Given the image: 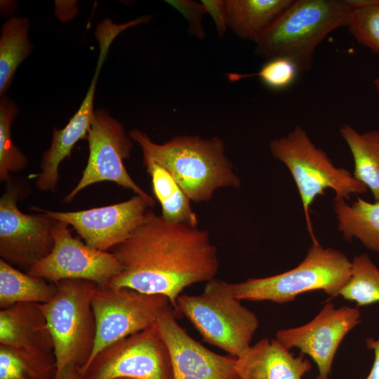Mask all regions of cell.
Masks as SVG:
<instances>
[{
	"mask_svg": "<svg viewBox=\"0 0 379 379\" xmlns=\"http://www.w3.org/2000/svg\"><path fill=\"white\" fill-rule=\"evenodd\" d=\"M112 250L122 271L107 286L163 295L174 310L184 289L215 278L219 269L217 248L206 230L166 220L152 211Z\"/></svg>",
	"mask_w": 379,
	"mask_h": 379,
	"instance_id": "6da1fadb",
	"label": "cell"
},
{
	"mask_svg": "<svg viewBox=\"0 0 379 379\" xmlns=\"http://www.w3.org/2000/svg\"><path fill=\"white\" fill-rule=\"evenodd\" d=\"M129 135L141 148L143 165L154 162L164 167L191 201H208L218 189L241 186L219 137L177 135L159 144L138 129Z\"/></svg>",
	"mask_w": 379,
	"mask_h": 379,
	"instance_id": "7a4b0ae2",
	"label": "cell"
},
{
	"mask_svg": "<svg viewBox=\"0 0 379 379\" xmlns=\"http://www.w3.org/2000/svg\"><path fill=\"white\" fill-rule=\"evenodd\" d=\"M352 11L345 0H294L255 43V54L286 58L298 72L308 71L317 47L333 30L347 27Z\"/></svg>",
	"mask_w": 379,
	"mask_h": 379,
	"instance_id": "3957f363",
	"label": "cell"
},
{
	"mask_svg": "<svg viewBox=\"0 0 379 379\" xmlns=\"http://www.w3.org/2000/svg\"><path fill=\"white\" fill-rule=\"evenodd\" d=\"M176 314L185 317L207 343L237 358L251 346L259 326L256 314L234 295L232 284L214 278L199 295L181 294Z\"/></svg>",
	"mask_w": 379,
	"mask_h": 379,
	"instance_id": "277c9868",
	"label": "cell"
},
{
	"mask_svg": "<svg viewBox=\"0 0 379 379\" xmlns=\"http://www.w3.org/2000/svg\"><path fill=\"white\" fill-rule=\"evenodd\" d=\"M352 261L341 251L312 242L304 260L295 267L263 278H250L232 284L239 300L271 301L278 304L293 301L302 293L322 290L331 298L339 295L347 283Z\"/></svg>",
	"mask_w": 379,
	"mask_h": 379,
	"instance_id": "5b68a950",
	"label": "cell"
},
{
	"mask_svg": "<svg viewBox=\"0 0 379 379\" xmlns=\"http://www.w3.org/2000/svg\"><path fill=\"white\" fill-rule=\"evenodd\" d=\"M55 284L54 296L39 307L52 339L58 375L67 366L81 369L91 357L96 333L92 299L98 286L84 279Z\"/></svg>",
	"mask_w": 379,
	"mask_h": 379,
	"instance_id": "8992f818",
	"label": "cell"
},
{
	"mask_svg": "<svg viewBox=\"0 0 379 379\" xmlns=\"http://www.w3.org/2000/svg\"><path fill=\"white\" fill-rule=\"evenodd\" d=\"M272 155L289 170L298 187L305 213L307 230L312 242L318 241L310 217L312 204L318 196L332 189L334 199H350L352 194L367 192V187L343 168L335 166L326 153L317 147L300 126L286 136L270 144Z\"/></svg>",
	"mask_w": 379,
	"mask_h": 379,
	"instance_id": "52a82bcc",
	"label": "cell"
},
{
	"mask_svg": "<svg viewBox=\"0 0 379 379\" xmlns=\"http://www.w3.org/2000/svg\"><path fill=\"white\" fill-rule=\"evenodd\" d=\"M170 305L168 299L161 295L142 293L129 288L98 286L92 299L95 339L81 372L107 346L154 324L160 313Z\"/></svg>",
	"mask_w": 379,
	"mask_h": 379,
	"instance_id": "ba28073f",
	"label": "cell"
},
{
	"mask_svg": "<svg viewBox=\"0 0 379 379\" xmlns=\"http://www.w3.org/2000/svg\"><path fill=\"white\" fill-rule=\"evenodd\" d=\"M86 139L89 155L81 177L74 189L63 199L71 202L84 189L97 182L111 181L133 191L153 206L154 199L145 192L128 174L124 159L131 156V138L123 125L106 109L95 112L94 119Z\"/></svg>",
	"mask_w": 379,
	"mask_h": 379,
	"instance_id": "9c48e42d",
	"label": "cell"
},
{
	"mask_svg": "<svg viewBox=\"0 0 379 379\" xmlns=\"http://www.w3.org/2000/svg\"><path fill=\"white\" fill-rule=\"evenodd\" d=\"M82 373L86 379H173L169 354L156 323L101 350Z\"/></svg>",
	"mask_w": 379,
	"mask_h": 379,
	"instance_id": "30bf717a",
	"label": "cell"
},
{
	"mask_svg": "<svg viewBox=\"0 0 379 379\" xmlns=\"http://www.w3.org/2000/svg\"><path fill=\"white\" fill-rule=\"evenodd\" d=\"M24 194L20 184L6 181L0 198V256L27 272L51 251L57 220L42 212L22 213L17 202Z\"/></svg>",
	"mask_w": 379,
	"mask_h": 379,
	"instance_id": "8fae6325",
	"label": "cell"
},
{
	"mask_svg": "<svg viewBox=\"0 0 379 379\" xmlns=\"http://www.w3.org/2000/svg\"><path fill=\"white\" fill-rule=\"evenodd\" d=\"M69 226L57 220L51 251L27 272L53 284L64 279H84L107 286L121 272V263L112 252L92 248L74 238Z\"/></svg>",
	"mask_w": 379,
	"mask_h": 379,
	"instance_id": "7c38bea8",
	"label": "cell"
},
{
	"mask_svg": "<svg viewBox=\"0 0 379 379\" xmlns=\"http://www.w3.org/2000/svg\"><path fill=\"white\" fill-rule=\"evenodd\" d=\"M153 206L138 194L112 205L77 211L32 209L71 225L89 246L108 251L131 237Z\"/></svg>",
	"mask_w": 379,
	"mask_h": 379,
	"instance_id": "4fadbf2b",
	"label": "cell"
},
{
	"mask_svg": "<svg viewBox=\"0 0 379 379\" xmlns=\"http://www.w3.org/2000/svg\"><path fill=\"white\" fill-rule=\"evenodd\" d=\"M360 318L357 308H335L333 304L328 302L307 324L278 331L276 339L289 350L296 347L301 354H307L318 368L317 379H328L340 344L360 323Z\"/></svg>",
	"mask_w": 379,
	"mask_h": 379,
	"instance_id": "5bb4252c",
	"label": "cell"
},
{
	"mask_svg": "<svg viewBox=\"0 0 379 379\" xmlns=\"http://www.w3.org/2000/svg\"><path fill=\"white\" fill-rule=\"evenodd\" d=\"M175 317L170 305L156 321L169 354L173 379H239L235 357L206 348L187 334Z\"/></svg>",
	"mask_w": 379,
	"mask_h": 379,
	"instance_id": "9a60e30c",
	"label": "cell"
},
{
	"mask_svg": "<svg viewBox=\"0 0 379 379\" xmlns=\"http://www.w3.org/2000/svg\"><path fill=\"white\" fill-rule=\"evenodd\" d=\"M312 369L310 360L293 355L276 338H263L236 358L239 379H302Z\"/></svg>",
	"mask_w": 379,
	"mask_h": 379,
	"instance_id": "2e32d148",
	"label": "cell"
},
{
	"mask_svg": "<svg viewBox=\"0 0 379 379\" xmlns=\"http://www.w3.org/2000/svg\"><path fill=\"white\" fill-rule=\"evenodd\" d=\"M0 345L53 352L52 339L39 304L21 302L1 309Z\"/></svg>",
	"mask_w": 379,
	"mask_h": 379,
	"instance_id": "e0dca14e",
	"label": "cell"
},
{
	"mask_svg": "<svg viewBox=\"0 0 379 379\" xmlns=\"http://www.w3.org/2000/svg\"><path fill=\"white\" fill-rule=\"evenodd\" d=\"M294 0H225L227 27L257 43Z\"/></svg>",
	"mask_w": 379,
	"mask_h": 379,
	"instance_id": "ac0fdd59",
	"label": "cell"
},
{
	"mask_svg": "<svg viewBox=\"0 0 379 379\" xmlns=\"http://www.w3.org/2000/svg\"><path fill=\"white\" fill-rule=\"evenodd\" d=\"M338 230L346 241L358 239L368 249L379 253V201L370 203L357 197L352 205L334 199Z\"/></svg>",
	"mask_w": 379,
	"mask_h": 379,
	"instance_id": "d6986e66",
	"label": "cell"
},
{
	"mask_svg": "<svg viewBox=\"0 0 379 379\" xmlns=\"http://www.w3.org/2000/svg\"><path fill=\"white\" fill-rule=\"evenodd\" d=\"M55 284L24 273L0 259V307L4 309L21 302L43 304L55 294Z\"/></svg>",
	"mask_w": 379,
	"mask_h": 379,
	"instance_id": "ffe728a7",
	"label": "cell"
},
{
	"mask_svg": "<svg viewBox=\"0 0 379 379\" xmlns=\"http://www.w3.org/2000/svg\"><path fill=\"white\" fill-rule=\"evenodd\" d=\"M340 134L354 159V178L365 185L375 201H379V131L360 133L345 124L340 128Z\"/></svg>",
	"mask_w": 379,
	"mask_h": 379,
	"instance_id": "44dd1931",
	"label": "cell"
},
{
	"mask_svg": "<svg viewBox=\"0 0 379 379\" xmlns=\"http://www.w3.org/2000/svg\"><path fill=\"white\" fill-rule=\"evenodd\" d=\"M143 166L151 177L154 195L161 206L162 218L172 222L198 225V218L191 207V200L172 175L157 163Z\"/></svg>",
	"mask_w": 379,
	"mask_h": 379,
	"instance_id": "7402d4cb",
	"label": "cell"
},
{
	"mask_svg": "<svg viewBox=\"0 0 379 379\" xmlns=\"http://www.w3.org/2000/svg\"><path fill=\"white\" fill-rule=\"evenodd\" d=\"M29 20L12 17L1 27L0 36V95L9 88L18 66L28 57L32 44L28 36Z\"/></svg>",
	"mask_w": 379,
	"mask_h": 379,
	"instance_id": "603a6c76",
	"label": "cell"
},
{
	"mask_svg": "<svg viewBox=\"0 0 379 379\" xmlns=\"http://www.w3.org/2000/svg\"><path fill=\"white\" fill-rule=\"evenodd\" d=\"M53 352L0 345V379H55Z\"/></svg>",
	"mask_w": 379,
	"mask_h": 379,
	"instance_id": "cb8c5ba5",
	"label": "cell"
},
{
	"mask_svg": "<svg viewBox=\"0 0 379 379\" xmlns=\"http://www.w3.org/2000/svg\"><path fill=\"white\" fill-rule=\"evenodd\" d=\"M339 295L357 306L379 302V269L368 254L353 258L350 277Z\"/></svg>",
	"mask_w": 379,
	"mask_h": 379,
	"instance_id": "d4e9b609",
	"label": "cell"
},
{
	"mask_svg": "<svg viewBox=\"0 0 379 379\" xmlns=\"http://www.w3.org/2000/svg\"><path fill=\"white\" fill-rule=\"evenodd\" d=\"M18 107L11 99L1 97L0 100V180L6 182L11 172L24 169L28 164L27 157L11 138V126Z\"/></svg>",
	"mask_w": 379,
	"mask_h": 379,
	"instance_id": "484cf974",
	"label": "cell"
},
{
	"mask_svg": "<svg viewBox=\"0 0 379 379\" xmlns=\"http://www.w3.org/2000/svg\"><path fill=\"white\" fill-rule=\"evenodd\" d=\"M347 27L359 43L379 55V0L352 9Z\"/></svg>",
	"mask_w": 379,
	"mask_h": 379,
	"instance_id": "4316f807",
	"label": "cell"
},
{
	"mask_svg": "<svg viewBox=\"0 0 379 379\" xmlns=\"http://www.w3.org/2000/svg\"><path fill=\"white\" fill-rule=\"evenodd\" d=\"M298 72L296 66L291 60L280 57L268 60L256 73H230L227 78L231 81H237L247 78L259 77L267 86L281 89L293 82Z\"/></svg>",
	"mask_w": 379,
	"mask_h": 379,
	"instance_id": "83f0119b",
	"label": "cell"
},
{
	"mask_svg": "<svg viewBox=\"0 0 379 379\" xmlns=\"http://www.w3.org/2000/svg\"><path fill=\"white\" fill-rule=\"evenodd\" d=\"M176 10L179 11L189 22V33L190 35L203 39L206 33L202 25L201 20L206 13L203 4L188 0L167 1Z\"/></svg>",
	"mask_w": 379,
	"mask_h": 379,
	"instance_id": "f1b7e54d",
	"label": "cell"
},
{
	"mask_svg": "<svg viewBox=\"0 0 379 379\" xmlns=\"http://www.w3.org/2000/svg\"><path fill=\"white\" fill-rule=\"evenodd\" d=\"M206 13L212 17L219 37H222L227 30L225 0H202Z\"/></svg>",
	"mask_w": 379,
	"mask_h": 379,
	"instance_id": "f546056e",
	"label": "cell"
},
{
	"mask_svg": "<svg viewBox=\"0 0 379 379\" xmlns=\"http://www.w3.org/2000/svg\"><path fill=\"white\" fill-rule=\"evenodd\" d=\"M366 344L368 349L373 350L374 361L368 375L364 379H379V338H368Z\"/></svg>",
	"mask_w": 379,
	"mask_h": 379,
	"instance_id": "4dcf8cb0",
	"label": "cell"
},
{
	"mask_svg": "<svg viewBox=\"0 0 379 379\" xmlns=\"http://www.w3.org/2000/svg\"><path fill=\"white\" fill-rule=\"evenodd\" d=\"M55 379H86L79 367L67 366L55 375Z\"/></svg>",
	"mask_w": 379,
	"mask_h": 379,
	"instance_id": "1f68e13d",
	"label": "cell"
},
{
	"mask_svg": "<svg viewBox=\"0 0 379 379\" xmlns=\"http://www.w3.org/2000/svg\"><path fill=\"white\" fill-rule=\"evenodd\" d=\"M374 85H375V87L377 90V91L379 93V77L377 78L374 81Z\"/></svg>",
	"mask_w": 379,
	"mask_h": 379,
	"instance_id": "d6a6232c",
	"label": "cell"
},
{
	"mask_svg": "<svg viewBox=\"0 0 379 379\" xmlns=\"http://www.w3.org/2000/svg\"><path fill=\"white\" fill-rule=\"evenodd\" d=\"M115 379H133V378H115Z\"/></svg>",
	"mask_w": 379,
	"mask_h": 379,
	"instance_id": "836d02e7",
	"label": "cell"
}]
</instances>
